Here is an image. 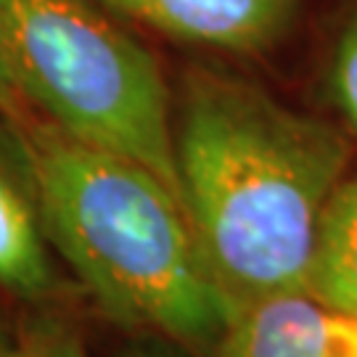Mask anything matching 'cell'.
Wrapping results in <instances>:
<instances>
[{
  "label": "cell",
  "mask_w": 357,
  "mask_h": 357,
  "mask_svg": "<svg viewBox=\"0 0 357 357\" xmlns=\"http://www.w3.org/2000/svg\"><path fill=\"white\" fill-rule=\"evenodd\" d=\"M180 202L233 310L310 289L320 228L352 172V146L222 69L185 72L175 101Z\"/></svg>",
  "instance_id": "cell-1"
},
{
  "label": "cell",
  "mask_w": 357,
  "mask_h": 357,
  "mask_svg": "<svg viewBox=\"0 0 357 357\" xmlns=\"http://www.w3.org/2000/svg\"><path fill=\"white\" fill-rule=\"evenodd\" d=\"M56 257L103 318L209 357L233 318L180 196L156 172L40 119L19 125Z\"/></svg>",
  "instance_id": "cell-2"
},
{
  "label": "cell",
  "mask_w": 357,
  "mask_h": 357,
  "mask_svg": "<svg viewBox=\"0 0 357 357\" xmlns=\"http://www.w3.org/2000/svg\"><path fill=\"white\" fill-rule=\"evenodd\" d=\"M98 0H0L19 98L77 141L149 167L180 196L162 66Z\"/></svg>",
  "instance_id": "cell-3"
},
{
  "label": "cell",
  "mask_w": 357,
  "mask_h": 357,
  "mask_svg": "<svg viewBox=\"0 0 357 357\" xmlns=\"http://www.w3.org/2000/svg\"><path fill=\"white\" fill-rule=\"evenodd\" d=\"M209 357H357V315L312 289L238 307Z\"/></svg>",
  "instance_id": "cell-4"
},
{
  "label": "cell",
  "mask_w": 357,
  "mask_h": 357,
  "mask_svg": "<svg viewBox=\"0 0 357 357\" xmlns=\"http://www.w3.org/2000/svg\"><path fill=\"white\" fill-rule=\"evenodd\" d=\"M0 294L26 307L64 296L19 125L0 130Z\"/></svg>",
  "instance_id": "cell-5"
},
{
  "label": "cell",
  "mask_w": 357,
  "mask_h": 357,
  "mask_svg": "<svg viewBox=\"0 0 357 357\" xmlns=\"http://www.w3.org/2000/svg\"><path fill=\"white\" fill-rule=\"evenodd\" d=\"M106 11L165 38L230 56L275 48L302 0H98Z\"/></svg>",
  "instance_id": "cell-6"
},
{
  "label": "cell",
  "mask_w": 357,
  "mask_h": 357,
  "mask_svg": "<svg viewBox=\"0 0 357 357\" xmlns=\"http://www.w3.org/2000/svg\"><path fill=\"white\" fill-rule=\"evenodd\" d=\"M310 289L357 315V169L339 185L320 228Z\"/></svg>",
  "instance_id": "cell-7"
},
{
  "label": "cell",
  "mask_w": 357,
  "mask_h": 357,
  "mask_svg": "<svg viewBox=\"0 0 357 357\" xmlns=\"http://www.w3.org/2000/svg\"><path fill=\"white\" fill-rule=\"evenodd\" d=\"M11 357H93L82 333L56 305L32 307L19 323V342Z\"/></svg>",
  "instance_id": "cell-8"
},
{
  "label": "cell",
  "mask_w": 357,
  "mask_h": 357,
  "mask_svg": "<svg viewBox=\"0 0 357 357\" xmlns=\"http://www.w3.org/2000/svg\"><path fill=\"white\" fill-rule=\"evenodd\" d=\"M331 93L357 132V8L347 16L331 59Z\"/></svg>",
  "instance_id": "cell-9"
},
{
  "label": "cell",
  "mask_w": 357,
  "mask_h": 357,
  "mask_svg": "<svg viewBox=\"0 0 357 357\" xmlns=\"http://www.w3.org/2000/svg\"><path fill=\"white\" fill-rule=\"evenodd\" d=\"M112 357H199L193 355L191 349L169 342L165 336H151V333H143V336H132L130 347L114 352Z\"/></svg>",
  "instance_id": "cell-10"
},
{
  "label": "cell",
  "mask_w": 357,
  "mask_h": 357,
  "mask_svg": "<svg viewBox=\"0 0 357 357\" xmlns=\"http://www.w3.org/2000/svg\"><path fill=\"white\" fill-rule=\"evenodd\" d=\"M19 101V90L13 79L11 64H8V51H6V35H3V22H0V112L11 109Z\"/></svg>",
  "instance_id": "cell-11"
},
{
  "label": "cell",
  "mask_w": 357,
  "mask_h": 357,
  "mask_svg": "<svg viewBox=\"0 0 357 357\" xmlns=\"http://www.w3.org/2000/svg\"><path fill=\"white\" fill-rule=\"evenodd\" d=\"M19 342V326H13L6 305L0 302V357H11Z\"/></svg>",
  "instance_id": "cell-12"
}]
</instances>
